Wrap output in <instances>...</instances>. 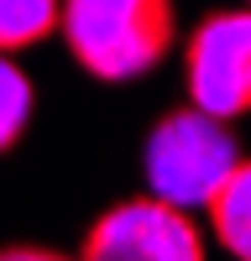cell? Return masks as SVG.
<instances>
[{
    "instance_id": "6da1fadb",
    "label": "cell",
    "mask_w": 251,
    "mask_h": 261,
    "mask_svg": "<svg viewBox=\"0 0 251 261\" xmlns=\"http://www.w3.org/2000/svg\"><path fill=\"white\" fill-rule=\"evenodd\" d=\"M58 37L73 63L99 84H131L162 68L178 42L173 0H63Z\"/></svg>"
},
{
    "instance_id": "7a4b0ae2",
    "label": "cell",
    "mask_w": 251,
    "mask_h": 261,
    "mask_svg": "<svg viewBox=\"0 0 251 261\" xmlns=\"http://www.w3.org/2000/svg\"><path fill=\"white\" fill-rule=\"evenodd\" d=\"M241 141L225 120L194 110H167L152 130H146V146H141V172H146V188L152 199L173 204V209H204L215 193L225 188V178L241 167Z\"/></svg>"
},
{
    "instance_id": "3957f363",
    "label": "cell",
    "mask_w": 251,
    "mask_h": 261,
    "mask_svg": "<svg viewBox=\"0 0 251 261\" xmlns=\"http://www.w3.org/2000/svg\"><path fill=\"white\" fill-rule=\"evenodd\" d=\"M188 105L215 120H241L251 110V6L209 11L183 42Z\"/></svg>"
},
{
    "instance_id": "277c9868",
    "label": "cell",
    "mask_w": 251,
    "mask_h": 261,
    "mask_svg": "<svg viewBox=\"0 0 251 261\" xmlns=\"http://www.w3.org/2000/svg\"><path fill=\"white\" fill-rule=\"evenodd\" d=\"M73 261H209L194 214L152 199H120L84 230Z\"/></svg>"
},
{
    "instance_id": "5b68a950",
    "label": "cell",
    "mask_w": 251,
    "mask_h": 261,
    "mask_svg": "<svg viewBox=\"0 0 251 261\" xmlns=\"http://www.w3.org/2000/svg\"><path fill=\"white\" fill-rule=\"evenodd\" d=\"M204 214H209L215 241L236 261H251V157H241V167L230 172L225 188L204 204Z\"/></svg>"
},
{
    "instance_id": "8992f818",
    "label": "cell",
    "mask_w": 251,
    "mask_h": 261,
    "mask_svg": "<svg viewBox=\"0 0 251 261\" xmlns=\"http://www.w3.org/2000/svg\"><path fill=\"white\" fill-rule=\"evenodd\" d=\"M58 6L63 0H0V53L37 47L42 37L58 32Z\"/></svg>"
},
{
    "instance_id": "52a82bcc",
    "label": "cell",
    "mask_w": 251,
    "mask_h": 261,
    "mask_svg": "<svg viewBox=\"0 0 251 261\" xmlns=\"http://www.w3.org/2000/svg\"><path fill=\"white\" fill-rule=\"evenodd\" d=\"M32 110H37V89H32V79L21 73L6 53H0V157H6V151H16V141L27 136Z\"/></svg>"
},
{
    "instance_id": "ba28073f",
    "label": "cell",
    "mask_w": 251,
    "mask_h": 261,
    "mask_svg": "<svg viewBox=\"0 0 251 261\" xmlns=\"http://www.w3.org/2000/svg\"><path fill=\"white\" fill-rule=\"evenodd\" d=\"M0 261H73V256L47 251V246H0Z\"/></svg>"
},
{
    "instance_id": "9c48e42d",
    "label": "cell",
    "mask_w": 251,
    "mask_h": 261,
    "mask_svg": "<svg viewBox=\"0 0 251 261\" xmlns=\"http://www.w3.org/2000/svg\"><path fill=\"white\" fill-rule=\"evenodd\" d=\"M246 6H251V0H246Z\"/></svg>"
}]
</instances>
